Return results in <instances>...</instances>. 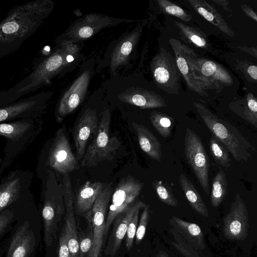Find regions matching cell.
<instances>
[{
    "mask_svg": "<svg viewBox=\"0 0 257 257\" xmlns=\"http://www.w3.org/2000/svg\"><path fill=\"white\" fill-rule=\"evenodd\" d=\"M169 41L175 54L177 66L189 89L201 96H207L206 90L195 78L194 66L198 58L195 52L175 38H171Z\"/></svg>",
    "mask_w": 257,
    "mask_h": 257,
    "instance_id": "10",
    "label": "cell"
},
{
    "mask_svg": "<svg viewBox=\"0 0 257 257\" xmlns=\"http://www.w3.org/2000/svg\"><path fill=\"white\" fill-rule=\"evenodd\" d=\"M150 219V206L146 205L143 208L139 222L138 224L136 234L135 236V242L139 244L143 239Z\"/></svg>",
    "mask_w": 257,
    "mask_h": 257,
    "instance_id": "38",
    "label": "cell"
},
{
    "mask_svg": "<svg viewBox=\"0 0 257 257\" xmlns=\"http://www.w3.org/2000/svg\"><path fill=\"white\" fill-rule=\"evenodd\" d=\"M170 222L195 246L204 247L203 235L198 225L184 221L176 216H173L170 220Z\"/></svg>",
    "mask_w": 257,
    "mask_h": 257,
    "instance_id": "28",
    "label": "cell"
},
{
    "mask_svg": "<svg viewBox=\"0 0 257 257\" xmlns=\"http://www.w3.org/2000/svg\"><path fill=\"white\" fill-rule=\"evenodd\" d=\"M124 20L101 14L85 15L74 22L63 35V39L66 38L63 41L73 43L85 40L92 37L103 28L123 22Z\"/></svg>",
    "mask_w": 257,
    "mask_h": 257,
    "instance_id": "12",
    "label": "cell"
},
{
    "mask_svg": "<svg viewBox=\"0 0 257 257\" xmlns=\"http://www.w3.org/2000/svg\"><path fill=\"white\" fill-rule=\"evenodd\" d=\"M156 257H169L166 255L165 252L161 251V252Z\"/></svg>",
    "mask_w": 257,
    "mask_h": 257,
    "instance_id": "46",
    "label": "cell"
},
{
    "mask_svg": "<svg viewBox=\"0 0 257 257\" xmlns=\"http://www.w3.org/2000/svg\"><path fill=\"white\" fill-rule=\"evenodd\" d=\"M194 10L206 20L227 35L234 36V32L213 6L205 0H188Z\"/></svg>",
    "mask_w": 257,
    "mask_h": 257,
    "instance_id": "23",
    "label": "cell"
},
{
    "mask_svg": "<svg viewBox=\"0 0 257 257\" xmlns=\"http://www.w3.org/2000/svg\"><path fill=\"white\" fill-rule=\"evenodd\" d=\"M152 185L158 198L162 202L169 206H178V202L166 183L156 180L152 183Z\"/></svg>",
    "mask_w": 257,
    "mask_h": 257,
    "instance_id": "34",
    "label": "cell"
},
{
    "mask_svg": "<svg viewBox=\"0 0 257 257\" xmlns=\"http://www.w3.org/2000/svg\"><path fill=\"white\" fill-rule=\"evenodd\" d=\"M179 184L191 207L204 217L209 216L206 206L197 190L183 173L179 176Z\"/></svg>",
    "mask_w": 257,
    "mask_h": 257,
    "instance_id": "27",
    "label": "cell"
},
{
    "mask_svg": "<svg viewBox=\"0 0 257 257\" xmlns=\"http://www.w3.org/2000/svg\"><path fill=\"white\" fill-rule=\"evenodd\" d=\"M57 41L53 51L39 61L31 73L12 87L0 91V104L12 102L49 84L53 78L78 60L77 45L68 41Z\"/></svg>",
    "mask_w": 257,
    "mask_h": 257,
    "instance_id": "2",
    "label": "cell"
},
{
    "mask_svg": "<svg viewBox=\"0 0 257 257\" xmlns=\"http://www.w3.org/2000/svg\"><path fill=\"white\" fill-rule=\"evenodd\" d=\"M175 25L179 30L180 38L183 41L200 48H210L209 40L204 33L179 21H175Z\"/></svg>",
    "mask_w": 257,
    "mask_h": 257,
    "instance_id": "29",
    "label": "cell"
},
{
    "mask_svg": "<svg viewBox=\"0 0 257 257\" xmlns=\"http://www.w3.org/2000/svg\"><path fill=\"white\" fill-rule=\"evenodd\" d=\"M143 183L135 177L128 175L122 178L112 194L111 202L106 215L104 241L106 239L110 226L116 216L134 203L139 195Z\"/></svg>",
    "mask_w": 257,
    "mask_h": 257,
    "instance_id": "9",
    "label": "cell"
},
{
    "mask_svg": "<svg viewBox=\"0 0 257 257\" xmlns=\"http://www.w3.org/2000/svg\"><path fill=\"white\" fill-rule=\"evenodd\" d=\"M98 125L96 110L85 109L79 118L73 134L77 161L83 158L88 141L92 135L96 134Z\"/></svg>",
    "mask_w": 257,
    "mask_h": 257,
    "instance_id": "18",
    "label": "cell"
},
{
    "mask_svg": "<svg viewBox=\"0 0 257 257\" xmlns=\"http://www.w3.org/2000/svg\"><path fill=\"white\" fill-rule=\"evenodd\" d=\"M141 29L135 31L124 37L115 46L111 55L110 69L113 72L124 64L137 44Z\"/></svg>",
    "mask_w": 257,
    "mask_h": 257,
    "instance_id": "25",
    "label": "cell"
},
{
    "mask_svg": "<svg viewBox=\"0 0 257 257\" xmlns=\"http://www.w3.org/2000/svg\"><path fill=\"white\" fill-rule=\"evenodd\" d=\"M62 184L65 207L64 227L66 232L68 246L72 257H79L74 196L69 174L63 175Z\"/></svg>",
    "mask_w": 257,
    "mask_h": 257,
    "instance_id": "16",
    "label": "cell"
},
{
    "mask_svg": "<svg viewBox=\"0 0 257 257\" xmlns=\"http://www.w3.org/2000/svg\"><path fill=\"white\" fill-rule=\"evenodd\" d=\"M238 69L241 71L248 81L256 82L257 66L247 61H240L237 65Z\"/></svg>",
    "mask_w": 257,
    "mask_h": 257,
    "instance_id": "40",
    "label": "cell"
},
{
    "mask_svg": "<svg viewBox=\"0 0 257 257\" xmlns=\"http://www.w3.org/2000/svg\"><path fill=\"white\" fill-rule=\"evenodd\" d=\"M238 48L240 50H241L243 51L246 52L248 53H249L250 55L254 56V57H257V51L256 49L254 47H251V48H248L246 46L245 47H239L238 46Z\"/></svg>",
    "mask_w": 257,
    "mask_h": 257,
    "instance_id": "44",
    "label": "cell"
},
{
    "mask_svg": "<svg viewBox=\"0 0 257 257\" xmlns=\"http://www.w3.org/2000/svg\"><path fill=\"white\" fill-rule=\"evenodd\" d=\"M209 148L213 159L218 165L226 168L231 166V160L228 151L222 144L213 136L210 139Z\"/></svg>",
    "mask_w": 257,
    "mask_h": 257,
    "instance_id": "33",
    "label": "cell"
},
{
    "mask_svg": "<svg viewBox=\"0 0 257 257\" xmlns=\"http://www.w3.org/2000/svg\"><path fill=\"white\" fill-rule=\"evenodd\" d=\"M51 0H35L12 9L0 22V58L16 51L54 9Z\"/></svg>",
    "mask_w": 257,
    "mask_h": 257,
    "instance_id": "1",
    "label": "cell"
},
{
    "mask_svg": "<svg viewBox=\"0 0 257 257\" xmlns=\"http://www.w3.org/2000/svg\"><path fill=\"white\" fill-rule=\"evenodd\" d=\"M194 107L211 133L238 161L248 162L255 150L241 133L226 120L218 117L205 105L194 102Z\"/></svg>",
    "mask_w": 257,
    "mask_h": 257,
    "instance_id": "3",
    "label": "cell"
},
{
    "mask_svg": "<svg viewBox=\"0 0 257 257\" xmlns=\"http://www.w3.org/2000/svg\"><path fill=\"white\" fill-rule=\"evenodd\" d=\"M229 107L236 115L257 127V101L252 93H248L244 99L231 103Z\"/></svg>",
    "mask_w": 257,
    "mask_h": 257,
    "instance_id": "26",
    "label": "cell"
},
{
    "mask_svg": "<svg viewBox=\"0 0 257 257\" xmlns=\"http://www.w3.org/2000/svg\"><path fill=\"white\" fill-rule=\"evenodd\" d=\"M150 120L162 137L167 138L170 136L174 125L173 118L165 113L154 111L150 114Z\"/></svg>",
    "mask_w": 257,
    "mask_h": 257,
    "instance_id": "32",
    "label": "cell"
},
{
    "mask_svg": "<svg viewBox=\"0 0 257 257\" xmlns=\"http://www.w3.org/2000/svg\"><path fill=\"white\" fill-rule=\"evenodd\" d=\"M228 182L224 172L220 170L213 178L210 194L211 205L217 207L225 198L227 193Z\"/></svg>",
    "mask_w": 257,
    "mask_h": 257,
    "instance_id": "30",
    "label": "cell"
},
{
    "mask_svg": "<svg viewBox=\"0 0 257 257\" xmlns=\"http://www.w3.org/2000/svg\"><path fill=\"white\" fill-rule=\"evenodd\" d=\"M65 211L62 184H57L55 179L54 185L47 191L42 210L44 240L47 246H51L56 239L59 223Z\"/></svg>",
    "mask_w": 257,
    "mask_h": 257,
    "instance_id": "6",
    "label": "cell"
},
{
    "mask_svg": "<svg viewBox=\"0 0 257 257\" xmlns=\"http://www.w3.org/2000/svg\"><path fill=\"white\" fill-rule=\"evenodd\" d=\"M196 79L204 89L221 90L231 85L233 79L221 65L204 58H197L194 66Z\"/></svg>",
    "mask_w": 257,
    "mask_h": 257,
    "instance_id": "13",
    "label": "cell"
},
{
    "mask_svg": "<svg viewBox=\"0 0 257 257\" xmlns=\"http://www.w3.org/2000/svg\"><path fill=\"white\" fill-rule=\"evenodd\" d=\"M248 213L245 203L237 193L223 220L225 236L233 240H243L248 233Z\"/></svg>",
    "mask_w": 257,
    "mask_h": 257,
    "instance_id": "14",
    "label": "cell"
},
{
    "mask_svg": "<svg viewBox=\"0 0 257 257\" xmlns=\"http://www.w3.org/2000/svg\"><path fill=\"white\" fill-rule=\"evenodd\" d=\"M122 101L138 106L142 109L166 107L165 99L153 91L142 88H134L123 92L118 96Z\"/></svg>",
    "mask_w": 257,
    "mask_h": 257,
    "instance_id": "20",
    "label": "cell"
},
{
    "mask_svg": "<svg viewBox=\"0 0 257 257\" xmlns=\"http://www.w3.org/2000/svg\"><path fill=\"white\" fill-rule=\"evenodd\" d=\"M10 221L8 216L4 214L0 215V233L7 226Z\"/></svg>",
    "mask_w": 257,
    "mask_h": 257,
    "instance_id": "43",
    "label": "cell"
},
{
    "mask_svg": "<svg viewBox=\"0 0 257 257\" xmlns=\"http://www.w3.org/2000/svg\"><path fill=\"white\" fill-rule=\"evenodd\" d=\"M151 69L156 85L169 94H178L181 74L175 57L163 48L153 57Z\"/></svg>",
    "mask_w": 257,
    "mask_h": 257,
    "instance_id": "8",
    "label": "cell"
},
{
    "mask_svg": "<svg viewBox=\"0 0 257 257\" xmlns=\"http://www.w3.org/2000/svg\"><path fill=\"white\" fill-rule=\"evenodd\" d=\"M90 79V71L86 70L74 81L61 97L57 105L55 116L61 122L82 102L86 93Z\"/></svg>",
    "mask_w": 257,
    "mask_h": 257,
    "instance_id": "15",
    "label": "cell"
},
{
    "mask_svg": "<svg viewBox=\"0 0 257 257\" xmlns=\"http://www.w3.org/2000/svg\"><path fill=\"white\" fill-rule=\"evenodd\" d=\"M103 188L101 182L86 181L77 193L74 202L75 214L83 216L89 211Z\"/></svg>",
    "mask_w": 257,
    "mask_h": 257,
    "instance_id": "22",
    "label": "cell"
},
{
    "mask_svg": "<svg viewBox=\"0 0 257 257\" xmlns=\"http://www.w3.org/2000/svg\"><path fill=\"white\" fill-rule=\"evenodd\" d=\"M184 151L187 162L201 187L209 195V160L201 138L189 127H187L185 131Z\"/></svg>",
    "mask_w": 257,
    "mask_h": 257,
    "instance_id": "7",
    "label": "cell"
},
{
    "mask_svg": "<svg viewBox=\"0 0 257 257\" xmlns=\"http://www.w3.org/2000/svg\"><path fill=\"white\" fill-rule=\"evenodd\" d=\"M142 208L140 207L136 210L128 225L125 234V246L127 250H131L133 245L138 224L139 212Z\"/></svg>",
    "mask_w": 257,
    "mask_h": 257,
    "instance_id": "39",
    "label": "cell"
},
{
    "mask_svg": "<svg viewBox=\"0 0 257 257\" xmlns=\"http://www.w3.org/2000/svg\"><path fill=\"white\" fill-rule=\"evenodd\" d=\"M20 188L19 178L10 180L0 187V211L17 199Z\"/></svg>",
    "mask_w": 257,
    "mask_h": 257,
    "instance_id": "31",
    "label": "cell"
},
{
    "mask_svg": "<svg viewBox=\"0 0 257 257\" xmlns=\"http://www.w3.org/2000/svg\"><path fill=\"white\" fill-rule=\"evenodd\" d=\"M30 125L29 123L23 121L0 123V135L11 139H18L28 130Z\"/></svg>",
    "mask_w": 257,
    "mask_h": 257,
    "instance_id": "35",
    "label": "cell"
},
{
    "mask_svg": "<svg viewBox=\"0 0 257 257\" xmlns=\"http://www.w3.org/2000/svg\"><path fill=\"white\" fill-rule=\"evenodd\" d=\"M161 11L167 14L177 17L179 19L188 22L192 19V15L182 8L168 0H157Z\"/></svg>",
    "mask_w": 257,
    "mask_h": 257,
    "instance_id": "36",
    "label": "cell"
},
{
    "mask_svg": "<svg viewBox=\"0 0 257 257\" xmlns=\"http://www.w3.org/2000/svg\"><path fill=\"white\" fill-rule=\"evenodd\" d=\"M35 245V236L28 225L20 226L13 236L7 257H29Z\"/></svg>",
    "mask_w": 257,
    "mask_h": 257,
    "instance_id": "21",
    "label": "cell"
},
{
    "mask_svg": "<svg viewBox=\"0 0 257 257\" xmlns=\"http://www.w3.org/2000/svg\"><path fill=\"white\" fill-rule=\"evenodd\" d=\"M48 163L52 168L63 175L79 168L64 126L58 129L56 133L50 150Z\"/></svg>",
    "mask_w": 257,
    "mask_h": 257,
    "instance_id": "11",
    "label": "cell"
},
{
    "mask_svg": "<svg viewBox=\"0 0 257 257\" xmlns=\"http://www.w3.org/2000/svg\"><path fill=\"white\" fill-rule=\"evenodd\" d=\"M213 2L217 4V5L221 6L224 10L227 12H231V10L228 7L229 2L226 0H212Z\"/></svg>",
    "mask_w": 257,
    "mask_h": 257,
    "instance_id": "45",
    "label": "cell"
},
{
    "mask_svg": "<svg viewBox=\"0 0 257 257\" xmlns=\"http://www.w3.org/2000/svg\"><path fill=\"white\" fill-rule=\"evenodd\" d=\"M50 92H41L0 108V121L41 108L50 96Z\"/></svg>",
    "mask_w": 257,
    "mask_h": 257,
    "instance_id": "19",
    "label": "cell"
},
{
    "mask_svg": "<svg viewBox=\"0 0 257 257\" xmlns=\"http://www.w3.org/2000/svg\"><path fill=\"white\" fill-rule=\"evenodd\" d=\"M241 8L248 17H250L255 22H257V16L255 13L249 6L246 5H243L241 6Z\"/></svg>",
    "mask_w": 257,
    "mask_h": 257,
    "instance_id": "42",
    "label": "cell"
},
{
    "mask_svg": "<svg viewBox=\"0 0 257 257\" xmlns=\"http://www.w3.org/2000/svg\"><path fill=\"white\" fill-rule=\"evenodd\" d=\"M141 149L151 159L159 162L162 157V146L149 129L137 122H132Z\"/></svg>",
    "mask_w": 257,
    "mask_h": 257,
    "instance_id": "24",
    "label": "cell"
},
{
    "mask_svg": "<svg viewBox=\"0 0 257 257\" xmlns=\"http://www.w3.org/2000/svg\"><path fill=\"white\" fill-rule=\"evenodd\" d=\"M87 223L86 230L78 232L79 257L87 256L92 244L93 233L92 226L89 222Z\"/></svg>",
    "mask_w": 257,
    "mask_h": 257,
    "instance_id": "37",
    "label": "cell"
},
{
    "mask_svg": "<svg viewBox=\"0 0 257 257\" xmlns=\"http://www.w3.org/2000/svg\"><path fill=\"white\" fill-rule=\"evenodd\" d=\"M113 191L111 184L104 188L91 209L83 216L90 223L93 233L92 244L87 257L101 256L108 204Z\"/></svg>",
    "mask_w": 257,
    "mask_h": 257,
    "instance_id": "5",
    "label": "cell"
},
{
    "mask_svg": "<svg viewBox=\"0 0 257 257\" xmlns=\"http://www.w3.org/2000/svg\"><path fill=\"white\" fill-rule=\"evenodd\" d=\"M110 112L105 107L99 122L98 131L82 158V167H95L102 161L111 159V156L119 148L118 140L110 134Z\"/></svg>",
    "mask_w": 257,
    "mask_h": 257,
    "instance_id": "4",
    "label": "cell"
},
{
    "mask_svg": "<svg viewBox=\"0 0 257 257\" xmlns=\"http://www.w3.org/2000/svg\"><path fill=\"white\" fill-rule=\"evenodd\" d=\"M146 205L141 201L134 202L116 216L104 250L106 255L113 257L115 255L125 236L128 225L136 210L140 207L143 208Z\"/></svg>",
    "mask_w": 257,
    "mask_h": 257,
    "instance_id": "17",
    "label": "cell"
},
{
    "mask_svg": "<svg viewBox=\"0 0 257 257\" xmlns=\"http://www.w3.org/2000/svg\"><path fill=\"white\" fill-rule=\"evenodd\" d=\"M58 257H72L68 246L66 234L64 226L59 236Z\"/></svg>",
    "mask_w": 257,
    "mask_h": 257,
    "instance_id": "41",
    "label": "cell"
}]
</instances>
